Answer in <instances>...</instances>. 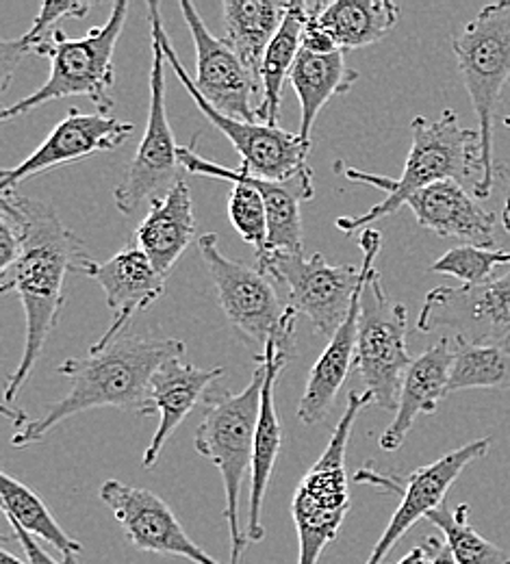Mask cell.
I'll list each match as a JSON object with an SVG mask.
<instances>
[{
    "label": "cell",
    "mask_w": 510,
    "mask_h": 564,
    "mask_svg": "<svg viewBox=\"0 0 510 564\" xmlns=\"http://www.w3.org/2000/svg\"><path fill=\"white\" fill-rule=\"evenodd\" d=\"M0 200L11 207L22 228L20 257L0 289L2 295L13 291L20 297L26 322L22 358L4 389V404L11 406L59 322L68 276H87L96 261L89 257L85 241L51 205L26 198L15 189L2 192Z\"/></svg>",
    "instance_id": "cell-1"
},
{
    "label": "cell",
    "mask_w": 510,
    "mask_h": 564,
    "mask_svg": "<svg viewBox=\"0 0 510 564\" xmlns=\"http://www.w3.org/2000/svg\"><path fill=\"white\" fill-rule=\"evenodd\" d=\"M185 356L178 339H159L122 333L105 348H91L83 358H68L59 373L70 380V393L42 417L15 430L11 445L26 447L42 441L53 427L91 409H120L138 417L154 415L150 382L163 362Z\"/></svg>",
    "instance_id": "cell-2"
},
{
    "label": "cell",
    "mask_w": 510,
    "mask_h": 564,
    "mask_svg": "<svg viewBox=\"0 0 510 564\" xmlns=\"http://www.w3.org/2000/svg\"><path fill=\"white\" fill-rule=\"evenodd\" d=\"M411 131L413 143L400 178L369 174L357 167H344V176L348 181L382 189L384 200L367 209L363 215L337 217V228L341 232H363L365 228H371L373 221L406 207L411 196L435 183L456 181L463 185L465 181H471L476 187L482 181L485 165L480 135L478 131L463 129L456 111L445 109L435 120L417 116L411 124Z\"/></svg>",
    "instance_id": "cell-3"
},
{
    "label": "cell",
    "mask_w": 510,
    "mask_h": 564,
    "mask_svg": "<svg viewBox=\"0 0 510 564\" xmlns=\"http://www.w3.org/2000/svg\"><path fill=\"white\" fill-rule=\"evenodd\" d=\"M263 380L265 369L259 360V367L243 391L232 393L216 382L203 400V422L196 430L198 454L211 460L221 476L226 495L224 517L230 534V564L241 563L248 545V536L239 521V497L243 478L252 469Z\"/></svg>",
    "instance_id": "cell-4"
},
{
    "label": "cell",
    "mask_w": 510,
    "mask_h": 564,
    "mask_svg": "<svg viewBox=\"0 0 510 564\" xmlns=\"http://www.w3.org/2000/svg\"><path fill=\"white\" fill-rule=\"evenodd\" d=\"M127 13L129 2H116L105 24L91 29L87 35L76 40L57 29L53 37L44 42L37 51L40 57L51 59L48 80L26 98L4 107L0 120L13 122L46 102L70 96L89 98L96 105L98 113L109 116L113 109L111 89L116 85L113 55L127 24Z\"/></svg>",
    "instance_id": "cell-5"
},
{
    "label": "cell",
    "mask_w": 510,
    "mask_h": 564,
    "mask_svg": "<svg viewBox=\"0 0 510 564\" xmlns=\"http://www.w3.org/2000/svg\"><path fill=\"white\" fill-rule=\"evenodd\" d=\"M359 246L363 252L365 282L355 365L373 406L395 413L404 373L413 362L406 348L409 313L389 297L384 282L373 268L382 246L380 230L365 228Z\"/></svg>",
    "instance_id": "cell-6"
},
{
    "label": "cell",
    "mask_w": 510,
    "mask_h": 564,
    "mask_svg": "<svg viewBox=\"0 0 510 564\" xmlns=\"http://www.w3.org/2000/svg\"><path fill=\"white\" fill-rule=\"evenodd\" d=\"M452 51L478 116L485 176L474 187V198L487 200L496 185L493 118L502 89L510 80V0L482 7L478 15L452 37Z\"/></svg>",
    "instance_id": "cell-7"
},
{
    "label": "cell",
    "mask_w": 510,
    "mask_h": 564,
    "mask_svg": "<svg viewBox=\"0 0 510 564\" xmlns=\"http://www.w3.org/2000/svg\"><path fill=\"white\" fill-rule=\"evenodd\" d=\"M373 404L367 391H352L324 454L306 471L293 495L292 514L297 530V564H317L350 512L346 452L357 417Z\"/></svg>",
    "instance_id": "cell-8"
},
{
    "label": "cell",
    "mask_w": 510,
    "mask_h": 564,
    "mask_svg": "<svg viewBox=\"0 0 510 564\" xmlns=\"http://www.w3.org/2000/svg\"><path fill=\"white\" fill-rule=\"evenodd\" d=\"M198 248L216 286L219 306L232 328L259 346L261 354L268 346H276L292 358L297 313L279 297L272 279L259 268L226 257L219 250L216 232L203 235Z\"/></svg>",
    "instance_id": "cell-9"
},
{
    "label": "cell",
    "mask_w": 510,
    "mask_h": 564,
    "mask_svg": "<svg viewBox=\"0 0 510 564\" xmlns=\"http://www.w3.org/2000/svg\"><path fill=\"white\" fill-rule=\"evenodd\" d=\"M148 22H152L159 29V37L165 51V59L172 66L187 94L194 98L196 107L203 111V116L218 129L219 133L235 145V150L241 156V165L248 167L254 176H261L265 181H285L293 174L308 167L306 156L311 150V143L302 140L297 133H287L281 127L263 124V122H241L232 120L224 113L216 111L203 94L196 89L194 78L187 74L185 66L181 64L174 46L167 40V33L161 22L159 2H148Z\"/></svg>",
    "instance_id": "cell-10"
},
{
    "label": "cell",
    "mask_w": 510,
    "mask_h": 564,
    "mask_svg": "<svg viewBox=\"0 0 510 564\" xmlns=\"http://www.w3.org/2000/svg\"><path fill=\"white\" fill-rule=\"evenodd\" d=\"M152 37V66H150V102L144 138L131 159L124 178L113 192L118 212L135 215L144 203L163 196L172 189L185 172L178 161V145L165 111V51L159 37V29L150 22Z\"/></svg>",
    "instance_id": "cell-11"
},
{
    "label": "cell",
    "mask_w": 510,
    "mask_h": 564,
    "mask_svg": "<svg viewBox=\"0 0 510 564\" xmlns=\"http://www.w3.org/2000/svg\"><path fill=\"white\" fill-rule=\"evenodd\" d=\"M257 268L272 281L287 286V304L304 315L319 335L335 337L346 322L361 270L330 265L324 254H268Z\"/></svg>",
    "instance_id": "cell-12"
},
{
    "label": "cell",
    "mask_w": 510,
    "mask_h": 564,
    "mask_svg": "<svg viewBox=\"0 0 510 564\" xmlns=\"http://www.w3.org/2000/svg\"><path fill=\"white\" fill-rule=\"evenodd\" d=\"M491 447V438H478L471 441L458 449L447 452L435 463L420 467L411 471L404 478L398 476H382L371 469H361L355 480L357 482H369L376 487L393 489L402 495L389 525L380 534L378 543L373 545L369 558L365 564H382L389 556V552L395 547V543L420 521L426 519L433 510L445 503V495L452 489V485L460 478V474L478 458L487 456Z\"/></svg>",
    "instance_id": "cell-13"
},
{
    "label": "cell",
    "mask_w": 510,
    "mask_h": 564,
    "mask_svg": "<svg viewBox=\"0 0 510 564\" xmlns=\"http://www.w3.org/2000/svg\"><path fill=\"white\" fill-rule=\"evenodd\" d=\"M417 328L431 335L441 328L454 341L507 344L510 339V268L482 284L437 286L428 291Z\"/></svg>",
    "instance_id": "cell-14"
},
{
    "label": "cell",
    "mask_w": 510,
    "mask_h": 564,
    "mask_svg": "<svg viewBox=\"0 0 510 564\" xmlns=\"http://www.w3.org/2000/svg\"><path fill=\"white\" fill-rule=\"evenodd\" d=\"M100 499L111 508L127 541L147 554L178 556L196 564H219L185 532L172 508L144 487L107 480Z\"/></svg>",
    "instance_id": "cell-15"
},
{
    "label": "cell",
    "mask_w": 510,
    "mask_h": 564,
    "mask_svg": "<svg viewBox=\"0 0 510 564\" xmlns=\"http://www.w3.org/2000/svg\"><path fill=\"white\" fill-rule=\"evenodd\" d=\"M181 11L196 46V89L219 113L241 122H261L254 105V98L261 102V89L250 72L224 37L207 29L192 2H181Z\"/></svg>",
    "instance_id": "cell-16"
},
{
    "label": "cell",
    "mask_w": 510,
    "mask_h": 564,
    "mask_svg": "<svg viewBox=\"0 0 510 564\" xmlns=\"http://www.w3.org/2000/svg\"><path fill=\"white\" fill-rule=\"evenodd\" d=\"M133 131L135 127L131 122L105 113H80L78 109H70L40 148L15 167L0 172V192H11L46 170L89 159L96 152L116 150L129 141Z\"/></svg>",
    "instance_id": "cell-17"
},
{
    "label": "cell",
    "mask_w": 510,
    "mask_h": 564,
    "mask_svg": "<svg viewBox=\"0 0 510 564\" xmlns=\"http://www.w3.org/2000/svg\"><path fill=\"white\" fill-rule=\"evenodd\" d=\"M87 279L98 282L105 291L107 306L113 311L109 330L100 337L96 348H105L122 333L129 322L152 306L165 291V276L156 272L142 248L133 241L122 252L105 263H94Z\"/></svg>",
    "instance_id": "cell-18"
},
{
    "label": "cell",
    "mask_w": 510,
    "mask_h": 564,
    "mask_svg": "<svg viewBox=\"0 0 510 564\" xmlns=\"http://www.w3.org/2000/svg\"><path fill=\"white\" fill-rule=\"evenodd\" d=\"M454 365V341L449 337L438 339L433 348L413 358L404 373L398 411L393 422L380 434L378 445L384 452H395L404 445L413 423L422 415H435L438 404L449 387V371Z\"/></svg>",
    "instance_id": "cell-19"
},
{
    "label": "cell",
    "mask_w": 510,
    "mask_h": 564,
    "mask_svg": "<svg viewBox=\"0 0 510 564\" xmlns=\"http://www.w3.org/2000/svg\"><path fill=\"white\" fill-rule=\"evenodd\" d=\"M422 228L465 246L496 248V215L476 203L456 181L435 183L406 200Z\"/></svg>",
    "instance_id": "cell-20"
},
{
    "label": "cell",
    "mask_w": 510,
    "mask_h": 564,
    "mask_svg": "<svg viewBox=\"0 0 510 564\" xmlns=\"http://www.w3.org/2000/svg\"><path fill=\"white\" fill-rule=\"evenodd\" d=\"M224 376V367L203 369L196 365L183 362V358H172L161 365L152 376L150 398L154 413L159 415V425L152 434V441L144 452V467L152 469L161 456L165 441L174 430L185 422L194 406L205 400L209 389Z\"/></svg>",
    "instance_id": "cell-21"
},
{
    "label": "cell",
    "mask_w": 510,
    "mask_h": 564,
    "mask_svg": "<svg viewBox=\"0 0 510 564\" xmlns=\"http://www.w3.org/2000/svg\"><path fill=\"white\" fill-rule=\"evenodd\" d=\"M257 360L263 362L265 380H263L261 413H259V425H257V436H254V456H252V469H250L252 480H250L248 528H246V536L250 543H261L265 539L261 510H263V499L268 494V485H270L281 445H283L281 415L276 411V384H279L281 371L290 362V356H285L276 346H268Z\"/></svg>",
    "instance_id": "cell-22"
},
{
    "label": "cell",
    "mask_w": 510,
    "mask_h": 564,
    "mask_svg": "<svg viewBox=\"0 0 510 564\" xmlns=\"http://www.w3.org/2000/svg\"><path fill=\"white\" fill-rule=\"evenodd\" d=\"M196 232V215L192 192L185 178L150 203L147 217L135 230V243L156 268L167 276L183 252L189 248Z\"/></svg>",
    "instance_id": "cell-23"
},
{
    "label": "cell",
    "mask_w": 510,
    "mask_h": 564,
    "mask_svg": "<svg viewBox=\"0 0 510 564\" xmlns=\"http://www.w3.org/2000/svg\"><path fill=\"white\" fill-rule=\"evenodd\" d=\"M365 272L361 268L359 286L350 306L346 322L339 326L335 337L328 341V348L317 358V362L308 371L306 389L297 406V417L304 425L319 423L341 391L350 367L357 358V341H359V313H361V293H363Z\"/></svg>",
    "instance_id": "cell-24"
},
{
    "label": "cell",
    "mask_w": 510,
    "mask_h": 564,
    "mask_svg": "<svg viewBox=\"0 0 510 564\" xmlns=\"http://www.w3.org/2000/svg\"><path fill=\"white\" fill-rule=\"evenodd\" d=\"M290 2L283 0H224V42L235 51L261 89L263 59L283 26Z\"/></svg>",
    "instance_id": "cell-25"
},
{
    "label": "cell",
    "mask_w": 510,
    "mask_h": 564,
    "mask_svg": "<svg viewBox=\"0 0 510 564\" xmlns=\"http://www.w3.org/2000/svg\"><path fill=\"white\" fill-rule=\"evenodd\" d=\"M359 80V72L352 70L346 62V51L311 53L300 51L293 64L290 83L300 100V131L297 135L311 143V133L319 111L333 96L348 94Z\"/></svg>",
    "instance_id": "cell-26"
},
{
    "label": "cell",
    "mask_w": 510,
    "mask_h": 564,
    "mask_svg": "<svg viewBox=\"0 0 510 564\" xmlns=\"http://www.w3.org/2000/svg\"><path fill=\"white\" fill-rule=\"evenodd\" d=\"M398 20L400 7L391 0H335L317 9V24L346 53L380 42Z\"/></svg>",
    "instance_id": "cell-27"
},
{
    "label": "cell",
    "mask_w": 510,
    "mask_h": 564,
    "mask_svg": "<svg viewBox=\"0 0 510 564\" xmlns=\"http://www.w3.org/2000/svg\"><path fill=\"white\" fill-rule=\"evenodd\" d=\"M306 24V2L292 0L283 20L281 31L276 33L274 42L270 44L263 70H261V107L259 120L263 124L279 127L281 116V100H283V85L290 80L293 64L302 51V33Z\"/></svg>",
    "instance_id": "cell-28"
},
{
    "label": "cell",
    "mask_w": 510,
    "mask_h": 564,
    "mask_svg": "<svg viewBox=\"0 0 510 564\" xmlns=\"http://www.w3.org/2000/svg\"><path fill=\"white\" fill-rule=\"evenodd\" d=\"M0 499L7 519L15 521L33 539L51 543L64 556V564H78L83 545L57 523V519L51 514L40 495L33 494L26 485L18 482L7 471H2Z\"/></svg>",
    "instance_id": "cell-29"
},
{
    "label": "cell",
    "mask_w": 510,
    "mask_h": 564,
    "mask_svg": "<svg viewBox=\"0 0 510 564\" xmlns=\"http://www.w3.org/2000/svg\"><path fill=\"white\" fill-rule=\"evenodd\" d=\"M467 389H509L510 346L454 341V365L447 393Z\"/></svg>",
    "instance_id": "cell-30"
},
{
    "label": "cell",
    "mask_w": 510,
    "mask_h": 564,
    "mask_svg": "<svg viewBox=\"0 0 510 564\" xmlns=\"http://www.w3.org/2000/svg\"><path fill=\"white\" fill-rule=\"evenodd\" d=\"M91 4L80 0H46L40 7V13L33 20V26L18 40H2L0 42V89L7 91L13 78V72L22 64L24 57L37 55L40 46L53 37L57 31L55 24L62 18H85Z\"/></svg>",
    "instance_id": "cell-31"
},
{
    "label": "cell",
    "mask_w": 510,
    "mask_h": 564,
    "mask_svg": "<svg viewBox=\"0 0 510 564\" xmlns=\"http://www.w3.org/2000/svg\"><path fill=\"white\" fill-rule=\"evenodd\" d=\"M469 503H458L449 508L443 503L433 510L426 519L441 530L445 536V545L449 547L452 556L458 564H510L509 552L485 539L471 523H469Z\"/></svg>",
    "instance_id": "cell-32"
},
{
    "label": "cell",
    "mask_w": 510,
    "mask_h": 564,
    "mask_svg": "<svg viewBox=\"0 0 510 564\" xmlns=\"http://www.w3.org/2000/svg\"><path fill=\"white\" fill-rule=\"evenodd\" d=\"M498 268H510V252L498 248L456 246L433 263L435 274L458 279L463 284L491 281Z\"/></svg>",
    "instance_id": "cell-33"
},
{
    "label": "cell",
    "mask_w": 510,
    "mask_h": 564,
    "mask_svg": "<svg viewBox=\"0 0 510 564\" xmlns=\"http://www.w3.org/2000/svg\"><path fill=\"white\" fill-rule=\"evenodd\" d=\"M22 250V228L7 203L0 200V279L9 274Z\"/></svg>",
    "instance_id": "cell-34"
},
{
    "label": "cell",
    "mask_w": 510,
    "mask_h": 564,
    "mask_svg": "<svg viewBox=\"0 0 510 564\" xmlns=\"http://www.w3.org/2000/svg\"><path fill=\"white\" fill-rule=\"evenodd\" d=\"M9 521V525H11V530H13V536L18 539V543L22 545V550H24V554H26V561L29 564H62L57 563L40 543H37V539H33L31 534H26L15 521H11V519H7Z\"/></svg>",
    "instance_id": "cell-35"
},
{
    "label": "cell",
    "mask_w": 510,
    "mask_h": 564,
    "mask_svg": "<svg viewBox=\"0 0 510 564\" xmlns=\"http://www.w3.org/2000/svg\"><path fill=\"white\" fill-rule=\"evenodd\" d=\"M441 545H443V543H441L438 539L428 536L422 545H415L398 564H433Z\"/></svg>",
    "instance_id": "cell-36"
},
{
    "label": "cell",
    "mask_w": 510,
    "mask_h": 564,
    "mask_svg": "<svg viewBox=\"0 0 510 564\" xmlns=\"http://www.w3.org/2000/svg\"><path fill=\"white\" fill-rule=\"evenodd\" d=\"M496 176H500V178L504 181V187H507V200H504V212H502V224H504L507 232H510V161L509 163L496 165Z\"/></svg>",
    "instance_id": "cell-37"
},
{
    "label": "cell",
    "mask_w": 510,
    "mask_h": 564,
    "mask_svg": "<svg viewBox=\"0 0 510 564\" xmlns=\"http://www.w3.org/2000/svg\"><path fill=\"white\" fill-rule=\"evenodd\" d=\"M433 564H458L456 563V558L452 556V552H449V547L443 543L441 547H438L437 556H435V561Z\"/></svg>",
    "instance_id": "cell-38"
},
{
    "label": "cell",
    "mask_w": 510,
    "mask_h": 564,
    "mask_svg": "<svg viewBox=\"0 0 510 564\" xmlns=\"http://www.w3.org/2000/svg\"><path fill=\"white\" fill-rule=\"evenodd\" d=\"M0 564H24L20 558H15L13 554H9L7 550H2L0 552Z\"/></svg>",
    "instance_id": "cell-39"
},
{
    "label": "cell",
    "mask_w": 510,
    "mask_h": 564,
    "mask_svg": "<svg viewBox=\"0 0 510 564\" xmlns=\"http://www.w3.org/2000/svg\"><path fill=\"white\" fill-rule=\"evenodd\" d=\"M504 127H507V129H510V116H507V118H504Z\"/></svg>",
    "instance_id": "cell-40"
}]
</instances>
